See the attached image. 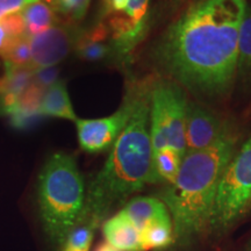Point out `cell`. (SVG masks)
<instances>
[{
  "instance_id": "4",
  "label": "cell",
  "mask_w": 251,
  "mask_h": 251,
  "mask_svg": "<svg viewBox=\"0 0 251 251\" xmlns=\"http://www.w3.org/2000/svg\"><path fill=\"white\" fill-rule=\"evenodd\" d=\"M85 198L76 158L65 152L54 153L40 174L37 200L46 233L55 244L61 247L80 222Z\"/></svg>"
},
{
  "instance_id": "10",
  "label": "cell",
  "mask_w": 251,
  "mask_h": 251,
  "mask_svg": "<svg viewBox=\"0 0 251 251\" xmlns=\"http://www.w3.org/2000/svg\"><path fill=\"white\" fill-rule=\"evenodd\" d=\"M230 130L224 119L212 109L199 102L188 101L185 120L186 152L211 148Z\"/></svg>"
},
{
  "instance_id": "13",
  "label": "cell",
  "mask_w": 251,
  "mask_h": 251,
  "mask_svg": "<svg viewBox=\"0 0 251 251\" xmlns=\"http://www.w3.org/2000/svg\"><path fill=\"white\" fill-rule=\"evenodd\" d=\"M103 235L108 244L119 251H140V231L121 211L105 222Z\"/></svg>"
},
{
  "instance_id": "24",
  "label": "cell",
  "mask_w": 251,
  "mask_h": 251,
  "mask_svg": "<svg viewBox=\"0 0 251 251\" xmlns=\"http://www.w3.org/2000/svg\"><path fill=\"white\" fill-rule=\"evenodd\" d=\"M96 251H119V250L114 249V248H113L111 244L103 243V244H101V246H99V248Z\"/></svg>"
},
{
  "instance_id": "20",
  "label": "cell",
  "mask_w": 251,
  "mask_h": 251,
  "mask_svg": "<svg viewBox=\"0 0 251 251\" xmlns=\"http://www.w3.org/2000/svg\"><path fill=\"white\" fill-rule=\"evenodd\" d=\"M59 18L64 21L78 24L85 18L91 0H45Z\"/></svg>"
},
{
  "instance_id": "14",
  "label": "cell",
  "mask_w": 251,
  "mask_h": 251,
  "mask_svg": "<svg viewBox=\"0 0 251 251\" xmlns=\"http://www.w3.org/2000/svg\"><path fill=\"white\" fill-rule=\"evenodd\" d=\"M39 113L40 117L64 119L69 121H76L78 119L67 86L61 80H57L47 89L41 101Z\"/></svg>"
},
{
  "instance_id": "19",
  "label": "cell",
  "mask_w": 251,
  "mask_h": 251,
  "mask_svg": "<svg viewBox=\"0 0 251 251\" xmlns=\"http://www.w3.org/2000/svg\"><path fill=\"white\" fill-rule=\"evenodd\" d=\"M141 249H162L172 242V222H155L140 233Z\"/></svg>"
},
{
  "instance_id": "11",
  "label": "cell",
  "mask_w": 251,
  "mask_h": 251,
  "mask_svg": "<svg viewBox=\"0 0 251 251\" xmlns=\"http://www.w3.org/2000/svg\"><path fill=\"white\" fill-rule=\"evenodd\" d=\"M75 52L86 62H105L117 58L114 48L109 40L107 27L101 23L91 30L83 31L78 40Z\"/></svg>"
},
{
  "instance_id": "22",
  "label": "cell",
  "mask_w": 251,
  "mask_h": 251,
  "mask_svg": "<svg viewBox=\"0 0 251 251\" xmlns=\"http://www.w3.org/2000/svg\"><path fill=\"white\" fill-rule=\"evenodd\" d=\"M41 0H0V20L8 15L19 13L31 4Z\"/></svg>"
},
{
  "instance_id": "15",
  "label": "cell",
  "mask_w": 251,
  "mask_h": 251,
  "mask_svg": "<svg viewBox=\"0 0 251 251\" xmlns=\"http://www.w3.org/2000/svg\"><path fill=\"white\" fill-rule=\"evenodd\" d=\"M20 13L23 15L26 34L28 36H34L43 33L45 30L61 23L58 15L42 1L29 5L23 9Z\"/></svg>"
},
{
  "instance_id": "3",
  "label": "cell",
  "mask_w": 251,
  "mask_h": 251,
  "mask_svg": "<svg viewBox=\"0 0 251 251\" xmlns=\"http://www.w3.org/2000/svg\"><path fill=\"white\" fill-rule=\"evenodd\" d=\"M236 150L237 136L230 130L211 148L184 156L175 183L161 192L176 238L186 242L209 227L220 179Z\"/></svg>"
},
{
  "instance_id": "8",
  "label": "cell",
  "mask_w": 251,
  "mask_h": 251,
  "mask_svg": "<svg viewBox=\"0 0 251 251\" xmlns=\"http://www.w3.org/2000/svg\"><path fill=\"white\" fill-rule=\"evenodd\" d=\"M135 85L128 89L117 112L100 119H77L75 121L78 142L84 151L99 153L113 147L133 114Z\"/></svg>"
},
{
  "instance_id": "2",
  "label": "cell",
  "mask_w": 251,
  "mask_h": 251,
  "mask_svg": "<svg viewBox=\"0 0 251 251\" xmlns=\"http://www.w3.org/2000/svg\"><path fill=\"white\" fill-rule=\"evenodd\" d=\"M152 83L135 85L133 114L113 144L105 165L91 180L80 221L99 225L113 209L147 184H153L150 136V92Z\"/></svg>"
},
{
  "instance_id": "25",
  "label": "cell",
  "mask_w": 251,
  "mask_h": 251,
  "mask_svg": "<svg viewBox=\"0 0 251 251\" xmlns=\"http://www.w3.org/2000/svg\"><path fill=\"white\" fill-rule=\"evenodd\" d=\"M108 5H109V0H102V11H103V14H105L106 11H107Z\"/></svg>"
},
{
  "instance_id": "18",
  "label": "cell",
  "mask_w": 251,
  "mask_h": 251,
  "mask_svg": "<svg viewBox=\"0 0 251 251\" xmlns=\"http://www.w3.org/2000/svg\"><path fill=\"white\" fill-rule=\"evenodd\" d=\"M0 58L4 64L15 68H30L31 47L30 37L23 35L15 37L0 52Z\"/></svg>"
},
{
  "instance_id": "1",
  "label": "cell",
  "mask_w": 251,
  "mask_h": 251,
  "mask_svg": "<svg viewBox=\"0 0 251 251\" xmlns=\"http://www.w3.org/2000/svg\"><path fill=\"white\" fill-rule=\"evenodd\" d=\"M247 0H196L153 48L158 68L194 97L215 100L233 89Z\"/></svg>"
},
{
  "instance_id": "12",
  "label": "cell",
  "mask_w": 251,
  "mask_h": 251,
  "mask_svg": "<svg viewBox=\"0 0 251 251\" xmlns=\"http://www.w3.org/2000/svg\"><path fill=\"white\" fill-rule=\"evenodd\" d=\"M121 212L133 222L140 233L144 228L155 222L171 221L168 207L161 199L157 198H135L121 209Z\"/></svg>"
},
{
  "instance_id": "23",
  "label": "cell",
  "mask_w": 251,
  "mask_h": 251,
  "mask_svg": "<svg viewBox=\"0 0 251 251\" xmlns=\"http://www.w3.org/2000/svg\"><path fill=\"white\" fill-rule=\"evenodd\" d=\"M13 39H15V37H13L9 34V31L7 30V28H6L4 23L0 20V52L4 50L5 47Z\"/></svg>"
},
{
  "instance_id": "5",
  "label": "cell",
  "mask_w": 251,
  "mask_h": 251,
  "mask_svg": "<svg viewBox=\"0 0 251 251\" xmlns=\"http://www.w3.org/2000/svg\"><path fill=\"white\" fill-rule=\"evenodd\" d=\"M186 91L172 80L151 84L150 92V136L152 153L172 148L183 157L186 155L185 120L187 108Z\"/></svg>"
},
{
  "instance_id": "7",
  "label": "cell",
  "mask_w": 251,
  "mask_h": 251,
  "mask_svg": "<svg viewBox=\"0 0 251 251\" xmlns=\"http://www.w3.org/2000/svg\"><path fill=\"white\" fill-rule=\"evenodd\" d=\"M151 0H109L103 17L118 61L128 62L149 27Z\"/></svg>"
},
{
  "instance_id": "21",
  "label": "cell",
  "mask_w": 251,
  "mask_h": 251,
  "mask_svg": "<svg viewBox=\"0 0 251 251\" xmlns=\"http://www.w3.org/2000/svg\"><path fill=\"white\" fill-rule=\"evenodd\" d=\"M97 225L89 221H80L75 227L68 236L65 237L64 242L62 243V251H89L92 243L94 230Z\"/></svg>"
},
{
  "instance_id": "9",
  "label": "cell",
  "mask_w": 251,
  "mask_h": 251,
  "mask_svg": "<svg viewBox=\"0 0 251 251\" xmlns=\"http://www.w3.org/2000/svg\"><path fill=\"white\" fill-rule=\"evenodd\" d=\"M84 30L77 24L58 23L43 33L30 37L31 70L54 68L70 52L75 51L78 40Z\"/></svg>"
},
{
  "instance_id": "16",
  "label": "cell",
  "mask_w": 251,
  "mask_h": 251,
  "mask_svg": "<svg viewBox=\"0 0 251 251\" xmlns=\"http://www.w3.org/2000/svg\"><path fill=\"white\" fill-rule=\"evenodd\" d=\"M183 157L172 148H164L152 153V172L153 184L175 183L179 172Z\"/></svg>"
},
{
  "instance_id": "6",
  "label": "cell",
  "mask_w": 251,
  "mask_h": 251,
  "mask_svg": "<svg viewBox=\"0 0 251 251\" xmlns=\"http://www.w3.org/2000/svg\"><path fill=\"white\" fill-rule=\"evenodd\" d=\"M251 207V137L226 166L216 190L209 227L224 230Z\"/></svg>"
},
{
  "instance_id": "17",
  "label": "cell",
  "mask_w": 251,
  "mask_h": 251,
  "mask_svg": "<svg viewBox=\"0 0 251 251\" xmlns=\"http://www.w3.org/2000/svg\"><path fill=\"white\" fill-rule=\"evenodd\" d=\"M236 79L251 83V5H247L240 29Z\"/></svg>"
}]
</instances>
